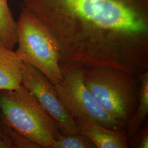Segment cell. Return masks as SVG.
<instances>
[{
    "label": "cell",
    "mask_w": 148,
    "mask_h": 148,
    "mask_svg": "<svg viewBox=\"0 0 148 148\" xmlns=\"http://www.w3.org/2000/svg\"><path fill=\"white\" fill-rule=\"evenodd\" d=\"M58 44L60 67L148 69V0H22Z\"/></svg>",
    "instance_id": "1"
},
{
    "label": "cell",
    "mask_w": 148,
    "mask_h": 148,
    "mask_svg": "<svg viewBox=\"0 0 148 148\" xmlns=\"http://www.w3.org/2000/svg\"><path fill=\"white\" fill-rule=\"evenodd\" d=\"M0 110L3 121L40 148H52L63 132L58 123L22 84L15 90H0Z\"/></svg>",
    "instance_id": "2"
},
{
    "label": "cell",
    "mask_w": 148,
    "mask_h": 148,
    "mask_svg": "<svg viewBox=\"0 0 148 148\" xmlns=\"http://www.w3.org/2000/svg\"><path fill=\"white\" fill-rule=\"evenodd\" d=\"M84 82L98 105L126 130L138 104V77L116 69L84 70Z\"/></svg>",
    "instance_id": "3"
},
{
    "label": "cell",
    "mask_w": 148,
    "mask_h": 148,
    "mask_svg": "<svg viewBox=\"0 0 148 148\" xmlns=\"http://www.w3.org/2000/svg\"><path fill=\"white\" fill-rule=\"evenodd\" d=\"M16 26L18 48L16 52L22 61L40 71L54 86L62 82L59 47L47 27L23 7Z\"/></svg>",
    "instance_id": "4"
},
{
    "label": "cell",
    "mask_w": 148,
    "mask_h": 148,
    "mask_svg": "<svg viewBox=\"0 0 148 148\" xmlns=\"http://www.w3.org/2000/svg\"><path fill=\"white\" fill-rule=\"evenodd\" d=\"M63 81L55 85L57 94L66 110L74 120L90 117L114 130H126L97 103L85 85L84 70L60 67Z\"/></svg>",
    "instance_id": "5"
},
{
    "label": "cell",
    "mask_w": 148,
    "mask_h": 148,
    "mask_svg": "<svg viewBox=\"0 0 148 148\" xmlns=\"http://www.w3.org/2000/svg\"><path fill=\"white\" fill-rule=\"evenodd\" d=\"M21 84L31 92L50 116L58 123L64 133H80L74 119L60 100L55 86L36 68L23 62Z\"/></svg>",
    "instance_id": "6"
},
{
    "label": "cell",
    "mask_w": 148,
    "mask_h": 148,
    "mask_svg": "<svg viewBox=\"0 0 148 148\" xmlns=\"http://www.w3.org/2000/svg\"><path fill=\"white\" fill-rule=\"evenodd\" d=\"M80 133L84 134L98 148H127L126 130H114L90 117L74 120Z\"/></svg>",
    "instance_id": "7"
},
{
    "label": "cell",
    "mask_w": 148,
    "mask_h": 148,
    "mask_svg": "<svg viewBox=\"0 0 148 148\" xmlns=\"http://www.w3.org/2000/svg\"><path fill=\"white\" fill-rule=\"evenodd\" d=\"M23 63L16 51L0 43V90H15L21 86Z\"/></svg>",
    "instance_id": "8"
},
{
    "label": "cell",
    "mask_w": 148,
    "mask_h": 148,
    "mask_svg": "<svg viewBox=\"0 0 148 148\" xmlns=\"http://www.w3.org/2000/svg\"><path fill=\"white\" fill-rule=\"evenodd\" d=\"M140 83L138 93V104L136 111L128 122L127 137L133 138L143 124L148 113V71L138 76Z\"/></svg>",
    "instance_id": "9"
},
{
    "label": "cell",
    "mask_w": 148,
    "mask_h": 148,
    "mask_svg": "<svg viewBox=\"0 0 148 148\" xmlns=\"http://www.w3.org/2000/svg\"><path fill=\"white\" fill-rule=\"evenodd\" d=\"M0 43L11 50L17 43L16 21L7 0H0Z\"/></svg>",
    "instance_id": "10"
},
{
    "label": "cell",
    "mask_w": 148,
    "mask_h": 148,
    "mask_svg": "<svg viewBox=\"0 0 148 148\" xmlns=\"http://www.w3.org/2000/svg\"><path fill=\"white\" fill-rule=\"evenodd\" d=\"M89 138L81 133H62L54 142L52 148H95Z\"/></svg>",
    "instance_id": "11"
},
{
    "label": "cell",
    "mask_w": 148,
    "mask_h": 148,
    "mask_svg": "<svg viewBox=\"0 0 148 148\" xmlns=\"http://www.w3.org/2000/svg\"><path fill=\"white\" fill-rule=\"evenodd\" d=\"M1 120L4 132L10 139L14 148H40L37 144Z\"/></svg>",
    "instance_id": "12"
},
{
    "label": "cell",
    "mask_w": 148,
    "mask_h": 148,
    "mask_svg": "<svg viewBox=\"0 0 148 148\" xmlns=\"http://www.w3.org/2000/svg\"><path fill=\"white\" fill-rule=\"evenodd\" d=\"M134 137H136V147L139 148H148V131L147 127L143 130L142 132L139 133V134H137Z\"/></svg>",
    "instance_id": "13"
},
{
    "label": "cell",
    "mask_w": 148,
    "mask_h": 148,
    "mask_svg": "<svg viewBox=\"0 0 148 148\" xmlns=\"http://www.w3.org/2000/svg\"><path fill=\"white\" fill-rule=\"evenodd\" d=\"M0 148H14L10 139L5 133L0 136Z\"/></svg>",
    "instance_id": "14"
},
{
    "label": "cell",
    "mask_w": 148,
    "mask_h": 148,
    "mask_svg": "<svg viewBox=\"0 0 148 148\" xmlns=\"http://www.w3.org/2000/svg\"><path fill=\"white\" fill-rule=\"evenodd\" d=\"M4 134H5V132H4V130H3L2 122L1 120H0V136H3Z\"/></svg>",
    "instance_id": "15"
}]
</instances>
